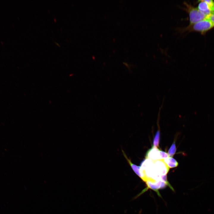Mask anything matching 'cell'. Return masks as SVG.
I'll return each mask as SVG.
<instances>
[{
	"label": "cell",
	"mask_w": 214,
	"mask_h": 214,
	"mask_svg": "<svg viewBox=\"0 0 214 214\" xmlns=\"http://www.w3.org/2000/svg\"><path fill=\"white\" fill-rule=\"evenodd\" d=\"M214 27V24L209 19L206 18L191 26L178 29L179 31L182 33L186 31H196L204 34Z\"/></svg>",
	"instance_id": "cell-1"
},
{
	"label": "cell",
	"mask_w": 214,
	"mask_h": 214,
	"mask_svg": "<svg viewBox=\"0 0 214 214\" xmlns=\"http://www.w3.org/2000/svg\"><path fill=\"white\" fill-rule=\"evenodd\" d=\"M183 3L185 7L182 9L186 11L189 16L190 23L188 26H191L207 18V16L200 12L197 8L186 1Z\"/></svg>",
	"instance_id": "cell-2"
},
{
	"label": "cell",
	"mask_w": 214,
	"mask_h": 214,
	"mask_svg": "<svg viewBox=\"0 0 214 214\" xmlns=\"http://www.w3.org/2000/svg\"><path fill=\"white\" fill-rule=\"evenodd\" d=\"M153 167L156 174L163 182L162 177L163 176L167 175L170 168L164 162L163 160L153 161Z\"/></svg>",
	"instance_id": "cell-3"
},
{
	"label": "cell",
	"mask_w": 214,
	"mask_h": 214,
	"mask_svg": "<svg viewBox=\"0 0 214 214\" xmlns=\"http://www.w3.org/2000/svg\"><path fill=\"white\" fill-rule=\"evenodd\" d=\"M160 150L157 147L152 146L146 153V159H149L153 161L162 160L160 155Z\"/></svg>",
	"instance_id": "cell-4"
},
{
	"label": "cell",
	"mask_w": 214,
	"mask_h": 214,
	"mask_svg": "<svg viewBox=\"0 0 214 214\" xmlns=\"http://www.w3.org/2000/svg\"><path fill=\"white\" fill-rule=\"evenodd\" d=\"M197 8L202 13L207 16L209 15L212 12L207 3L204 0L199 1Z\"/></svg>",
	"instance_id": "cell-5"
},
{
	"label": "cell",
	"mask_w": 214,
	"mask_h": 214,
	"mask_svg": "<svg viewBox=\"0 0 214 214\" xmlns=\"http://www.w3.org/2000/svg\"><path fill=\"white\" fill-rule=\"evenodd\" d=\"M122 152L124 157L127 160L128 163H129L132 169L138 176L140 177V170L141 168L140 166H138L132 163L130 159L128 158L125 153L122 150Z\"/></svg>",
	"instance_id": "cell-6"
},
{
	"label": "cell",
	"mask_w": 214,
	"mask_h": 214,
	"mask_svg": "<svg viewBox=\"0 0 214 214\" xmlns=\"http://www.w3.org/2000/svg\"><path fill=\"white\" fill-rule=\"evenodd\" d=\"M163 160L169 168L177 167L178 165L177 161L172 157H168L165 158Z\"/></svg>",
	"instance_id": "cell-7"
},
{
	"label": "cell",
	"mask_w": 214,
	"mask_h": 214,
	"mask_svg": "<svg viewBox=\"0 0 214 214\" xmlns=\"http://www.w3.org/2000/svg\"><path fill=\"white\" fill-rule=\"evenodd\" d=\"M176 151V148L175 141L173 142L168 151L169 157H172L175 154Z\"/></svg>",
	"instance_id": "cell-8"
},
{
	"label": "cell",
	"mask_w": 214,
	"mask_h": 214,
	"mask_svg": "<svg viewBox=\"0 0 214 214\" xmlns=\"http://www.w3.org/2000/svg\"><path fill=\"white\" fill-rule=\"evenodd\" d=\"M160 132L158 130L156 132L153 141V147H159L160 141Z\"/></svg>",
	"instance_id": "cell-9"
},
{
	"label": "cell",
	"mask_w": 214,
	"mask_h": 214,
	"mask_svg": "<svg viewBox=\"0 0 214 214\" xmlns=\"http://www.w3.org/2000/svg\"><path fill=\"white\" fill-rule=\"evenodd\" d=\"M204 0L208 4L211 11H214V1L213 0Z\"/></svg>",
	"instance_id": "cell-10"
},
{
	"label": "cell",
	"mask_w": 214,
	"mask_h": 214,
	"mask_svg": "<svg viewBox=\"0 0 214 214\" xmlns=\"http://www.w3.org/2000/svg\"><path fill=\"white\" fill-rule=\"evenodd\" d=\"M160 156L162 160H163L164 159L169 157L168 153L166 152L160 150Z\"/></svg>",
	"instance_id": "cell-11"
},
{
	"label": "cell",
	"mask_w": 214,
	"mask_h": 214,
	"mask_svg": "<svg viewBox=\"0 0 214 214\" xmlns=\"http://www.w3.org/2000/svg\"><path fill=\"white\" fill-rule=\"evenodd\" d=\"M207 18L210 20L214 24V11L212 12Z\"/></svg>",
	"instance_id": "cell-12"
}]
</instances>
